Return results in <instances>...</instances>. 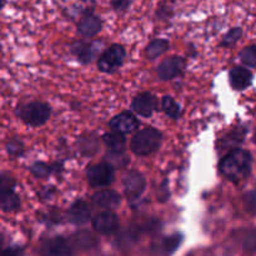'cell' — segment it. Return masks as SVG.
<instances>
[{"instance_id":"obj_26","label":"cell","mask_w":256,"mask_h":256,"mask_svg":"<svg viewBox=\"0 0 256 256\" xmlns=\"http://www.w3.org/2000/svg\"><path fill=\"white\" fill-rule=\"evenodd\" d=\"M242 34V29H239V28H235V29L230 30V32L225 35L224 40H222V45H225V46H230V45L235 44V42L240 39Z\"/></svg>"},{"instance_id":"obj_11","label":"cell","mask_w":256,"mask_h":256,"mask_svg":"<svg viewBox=\"0 0 256 256\" xmlns=\"http://www.w3.org/2000/svg\"><path fill=\"white\" fill-rule=\"evenodd\" d=\"M184 69V60L179 56H172L165 59L158 68V75L162 80H170L178 76Z\"/></svg>"},{"instance_id":"obj_7","label":"cell","mask_w":256,"mask_h":256,"mask_svg":"<svg viewBox=\"0 0 256 256\" xmlns=\"http://www.w3.org/2000/svg\"><path fill=\"white\" fill-rule=\"evenodd\" d=\"M92 226L102 235L114 234L119 228V219L112 212H102L92 219Z\"/></svg>"},{"instance_id":"obj_1","label":"cell","mask_w":256,"mask_h":256,"mask_svg":"<svg viewBox=\"0 0 256 256\" xmlns=\"http://www.w3.org/2000/svg\"><path fill=\"white\" fill-rule=\"evenodd\" d=\"M252 159L250 152L242 149H234L220 162V172L232 182H240L249 176Z\"/></svg>"},{"instance_id":"obj_27","label":"cell","mask_w":256,"mask_h":256,"mask_svg":"<svg viewBox=\"0 0 256 256\" xmlns=\"http://www.w3.org/2000/svg\"><path fill=\"white\" fill-rule=\"evenodd\" d=\"M180 242H182V236H180V235H174V236L166 238V240L164 242L165 250L169 252H174V250L179 246Z\"/></svg>"},{"instance_id":"obj_12","label":"cell","mask_w":256,"mask_h":256,"mask_svg":"<svg viewBox=\"0 0 256 256\" xmlns=\"http://www.w3.org/2000/svg\"><path fill=\"white\" fill-rule=\"evenodd\" d=\"M156 109V99L149 92L139 94L132 100V110L142 116H152Z\"/></svg>"},{"instance_id":"obj_10","label":"cell","mask_w":256,"mask_h":256,"mask_svg":"<svg viewBox=\"0 0 256 256\" xmlns=\"http://www.w3.org/2000/svg\"><path fill=\"white\" fill-rule=\"evenodd\" d=\"M139 126V122L136 118L132 114V112H122V114L116 115L110 122V128L112 132H118V134H129V132H134Z\"/></svg>"},{"instance_id":"obj_18","label":"cell","mask_w":256,"mask_h":256,"mask_svg":"<svg viewBox=\"0 0 256 256\" xmlns=\"http://www.w3.org/2000/svg\"><path fill=\"white\" fill-rule=\"evenodd\" d=\"M102 140H104V144L106 145L108 149L112 152H122L125 148L124 135L118 134V132H115L105 134L104 138H102Z\"/></svg>"},{"instance_id":"obj_31","label":"cell","mask_w":256,"mask_h":256,"mask_svg":"<svg viewBox=\"0 0 256 256\" xmlns=\"http://www.w3.org/2000/svg\"><path fill=\"white\" fill-rule=\"evenodd\" d=\"M112 6L115 8V9H124V8L129 6V2H112Z\"/></svg>"},{"instance_id":"obj_21","label":"cell","mask_w":256,"mask_h":256,"mask_svg":"<svg viewBox=\"0 0 256 256\" xmlns=\"http://www.w3.org/2000/svg\"><path fill=\"white\" fill-rule=\"evenodd\" d=\"M162 108L168 116L178 119L180 116V106L172 96H164L162 100Z\"/></svg>"},{"instance_id":"obj_2","label":"cell","mask_w":256,"mask_h":256,"mask_svg":"<svg viewBox=\"0 0 256 256\" xmlns=\"http://www.w3.org/2000/svg\"><path fill=\"white\" fill-rule=\"evenodd\" d=\"M162 142V134L154 128L140 130L132 140V150L139 156L152 154Z\"/></svg>"},{"instance_id":"obj_13","label":"cell","mask_w":256,"mask_h":256,"mask_svg":"<svg viewBox=\"0 0 256 256\" xmlns=\"http://www.w3.org/2000/svg\"><path fill=\"white\" fill-rule=\"evenodd\" d=\"M92 202L100 209H112L120 202V196L114 190H100L92 196Z\"/></svg>"},{"instance_id":"obj_14","label":"cell","mask_w":256,"mask_h":256,"mask_svg":"<svg viewBox=\"0 0 256 256\" xmlns=\"http://www.w3.org/2000/svg\"><path fill=\"white\" fill-rule=\"evenodd\" d=\"M70 222L76 225L85 224L90 220V209L84 200H76L69 210Z\"/></svg>"},{"instance_id":"obj_30","label":"cell","mask_w":256,"mask_h":256,"mask_svg":"<svg viewBox=\"0 0 256 256\" xmlns=\"http://www.w3.org/2000/svg\"><path fill=\"white\" fill-rule=\"evenodd\" d=\"M2 256H22V252H20V250L14 249V248H8L2 252Z\"/></svg>"},{"instance_id":"obj_24","label":"cell","mask_w":256,"mask_h":256,"mask_svg":"<svg viewBox=\"0 0 256 256\" xmlns=\"http://www.w3.org/2000/svg\"><path fill=\"white\" fill-rule=\"evenodd\" d=\"M240 59L249 66H256V45L248 46L240 52Z\"/></svg>"},{"instance_id":"obj_3","label":"cell","mask_w":256,"mask_h":256,"mask_svg":"<svg viewBox=\"0 0 256 256\" xmlns=\"http://www.w3.org/2000/svg\"><path fill=\"white\" fill-rule=\"evenodd\" d=\"M19 116L26 124L39 126L46 122L50 116V108L45 102H34L22 105L19 109Z\"/></svg>"},{"instance_id":"obj_25","label":"cell","mask_w":256,"mask_h":256,"mask_svg":"<svg viewBox=\"0 0 256 256\" xmlns=\"http://www.w3.org/2000/svg\"><path fill=\"white\" fill-rule=\"evenodd\" d=\"M242 204H244L245 210H246L249 214H256V190L248 192V194L245 195L244 199H242Z\"/></svg>"},{"instance_id":"obj_28","label":"cell","mask_w":256,"mask_h":256,"mask_svg":"<svg viewBox=\"0 0 256 256\" xmlns=\"http://www.w3.org/2000/svg\"><path fill=\"white\" fill-rule=\"evenodd\" d=\"M32 172L36 175V176H45V175L49 174V169L44 164H35L32 168Z\"/></svg>"},{"instance_id":"obj_22","label":"cell","mask_w":256,"mask_h":256,"mask_svg":"<svg viewBox=\"0 0 256 256\" xmlns=\"http://www.w3.org/2000/svg\"><path fill=\"white\" fill-rule=\"evenodd\" d=\"M80 152H84L86 155H92L94 152H96L98 150V139L94 136H88L82 138L79 142Z\"/></svg>"},{"instance_id":"obj_6","label":"cell","mask_w":256,"mask_h":256,"mask_svg":"<svg viewBox=\"0 0 256 256\" xmlns=\"http://www.w3.org/2000/svg\"><path fill=\"white\" fill-rule=\"evenodd\" d=\"M122 184H124L125 195L128 196V199L135 200L142 196L146 182H145L144 176L140 172H130L124 176Z\"/></svg>"},{"instance_id":"obj_5","label":"cell","mask_w":256,"mask_h":256,"mask_svg":"<svg viewBox=\"0 0 256 256\" xmlns=\"http://www.w3.org/2000/svg\"><path fill=\"white\" fill-rule=\"evenodd\" d=\"M112 180H114V169L108 162H99L88 169V182L92 186H108L112 184Z\"/></svg>"},{"instance_id":"obj_20","label":"cell","mask_w":256,"mask_h":256,"mask_svg":"<svg viewBox=\"0 0 256 256\" xmlns=\"http://www.w3.org/2000/svg\"><path fill=\"white\" fill-rule=\"evenodd\" d=\"M169 44H168L166 40H162V39H155L154 42H150L146 48V56L149 59H155V58L160 56L165 50L168 49Z\"/></svg>"},{"instance_id":"obj_32","label":"cell","mask_w":256,"mask_h":256,"mask_svg":"<svg viewBox=\"0 0 256 256\" xmlns=\"http://www.w3.org/2000/svg\"><path fill=\"white\" fill-rule=\"evenodd\" d=\"M255 142H256V134H255Z\"/></svg>"},{"instance_id":"obj_16","label":"cell","mask_w":256,"mask_h":256,"mask_svg":"<svg viewBox=\"0 0 256 256\" xmlns=\"http://www.w3.org/2000/svg\"><path fill=\"white\" fill-rule=\"evenodd\" d=\"M230 82L236 90H242L252 82V72L242 66H236L230 72Z\"/></svg>"},{"instance_id":"obj_4","label":"cell","mask_w":256,"mask_h":256,"mask_svg":"<svg viewBox=\"0 0 256 256\" xmlns=\"http://www.w3.org/2000/svg\"><path fill=\"white\" fill-rule=\"evenodd\" d=\"M124 59V48L122 45H112L99 58V60H98V68L102 72H112L122 64Z\"/></svg>"},{"instance_id":"obj_23","label":"cell","mask_w":256,"mask_h":256,"mask_svg":"<svg viewBox=\"0 0 256 256\" xmlns=\"http://www.w3.org/2000/svg\"><path fill=\"white\" fill-rule=\"evenodd\" d=\"M72 52L78 55L82 62H89L92 59V46L89 44H84V42H78V44L74 45L72 48Z\"/></svg>"},{"instance_id":"obj_8","label":"cell","mask_w":256,"mask_h":256,"mask_svg":"<svg viewBox=\"0 0 256 256\" xmlns=\"http://www.w3.org/2000/svg\"><path fill=\"white\" fill-rule=\"evenodd\" d=\"M2 209L4 212H15L19 209V196L12 190V180L2 175V199H0Z\"/></svg>"},{"instance_id":"obj_29","label":"cell","mask_w":256,"mask_h":256,"mask_svg":"<svg viewBox=\"0 0 256 256\" xmlns=\"http://www.w3.org/2000/svg\"><path fill=\"white\" fill-rule=\"evenodd\" d=\"M8 152L12 155H16L22 152V144L19 142H15V140H12V142H8Z\"/></svg>"},{"instance_id":"obj_17","label":"cell","mask_w":256,"mask_h":256,"mask_svg":"<svg viewBox=\"0 0 256 256\" xmlns=\"http://www.w3.org/2000/svg\"><path fill=\"white\" fill-rule=\"evenodd\" d=\"M72 245L80 250H90L96 246L98 244L96 238L90 232H85V230H80V232H75L72 235Z\"/></svg>"},{"instance_id":"obj_9","label":"cell","mask_w":256,"mask_h":256,"mask_svg":"<svg viewBox=\"0 0 256 256\" xmlns=\"http://www.w3.org/2000/svg\"><path fill=\"white\" fill-rule=\"evenodd\" d=\"M40 256H72V248L68 240L58 236L42 245Z\"/></svg>"},{"instance_id":"obj_19","label":"cell","mask_w":256,"mask_h":256,"mask_svg":"<svg viewBox=\"0 0 256 256\" xmlns=\"http://www.w3.org/2000/svg\"><path fill=\"white\" fill-rule=\"evenodd\" d=\"M238 238L246 252H256V230H242L238 232Z\"/></svg>"},{"instance_id":"obj_15","label":"cell","mask_w":256,"mask_h":256,"mask_svg":"<svg viewBox=\"0 0 256 256\" xmlns=\"http://www.w3.org/2000/svg\"><path fill=\"white\" fill-rule=\"evenodd\" d=\"M80 34L84 36H94L102 29V22L98 16L92 14H86L82 18L79 25H78Z\"/></svg>"}]
</instances>
